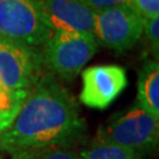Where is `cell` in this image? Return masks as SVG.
<instances>
[{"label": "cell", "instance_id": "8992f818", "mask_svg": "<svg viewBox=\"0 0 159 159\" xmlns=\"http://www.w3.org/2000/svg\"><path fill=\"white\" fill-rule=\"evenodd\" d=\"M41 63L37 47L0 35V79L12 90L29 92L40 78Z\"/></svg>", "mask_w": 159, "mask_h": 159}, {"label": "cell", "instance_id": "4fadbf2b", "mask_svg": "<svg viewBox=\"0 0 159 159\" xmlns=\"http://www.w3.org/2000/svg\"><path fill=\"white\" fill-rule=\"evenodd\" d=\"M143 35L154 60L159 58V17L144 19Z\"/></svg>", "mask_w": 159, "mask_h": 159}, {"label": "cell", "instance_id": "8fae6325", "mask_svg": "<svg viewBox=\"0 0 159 159\" xmlns=\"http://www.w3.org/2000/svg\"><path fill=\"white\" fill-rule=\"evenodd\" d=\"M81 159H146L145 156L137 153L130 148L117 144L94 139L92 144L80 152Z\"/></svg>", "mask_w": 159, "mask_h": 159}, {"label": "cell", "instance_id": "6da1fadb", "mask_svg": "<svg viewBox=\"0 0 159 159\" xmlns=\"http://www.w3.org/2000/svg\"><path fill=\"white\" fill-rule=\"evenodd\" d=\"M85 120L73 96L51 75L40 77L14 120L0 133V151L71 146L84 136Z\"/></svg>", "mask_w": 159, "mask_h": 159}, {"label": "cell", "instance_id": "30bf717a", "mask_svg": "<svg viewBox=\"0 0 159 159\" xmlns=\"http://www.w3.org/2000/svg\"><path fill=\"white\" fill-rule=\"evenodd\" d=\"M27 93V91L12 90L0 79V133L10 127Z\"/></svg>", "mask_w": 159, "mask_h": 159}, {"label": "cell", "instance_id": "7a4b0ae2", "mask_svg": "<svg viewBox=\"0 0 159 159\" xmlns=\"http://www.w3.org/2000/svg\"><path fill=\"white\" fill-rule=\"evenodd\" d=\"M96 139L117 144L146 157L158 148L159 119L136 104L113 114L100 126Z\"/></svg>", "mask_w": 159, "mask_h": 159}, {"label": "cell", "instance_id": "9c48e42d", "mask_svg": "<svg viewBox=\"0 0 159 159\" xmlns=\"http://www.w3.org/2000/svg\"><path fill=\"white\" fill-rule=\"evenodd\" d=\"M137 105L159 119V63L144 61L138 73Z\"/></svg>", "mask_w": 159, "mask_h": 159}, {"label": "cell", "instance_id": "2e32d148", "mask_svg": "<svg viewBox=\"0 0 159 159\" xmlns=\"http://www.w3.org/2000/svg\"><path fill=\"white\" fill-rule=\"evenodd\" d=\"M1 153H2V152H1V151H0V159H2V157H1Z\"/></svg>", "mask_w": 159, "mask_h": 159}, {"label": "cell", "instance_id": "277c9868", "mask_svg": "<svg viewBox=\"0 0 159 159\" xmlns=\"http://www.w3.org/2000/svg\"><path fill=\"white\" fill-rule=\"evenodd\" d=\"M51 33L39 0H0V35L39 47L45 44Z\"/></svg>", "mask_w": 159, "mask_h": 159}, {"label": "cell", "instance_id": "ba28073f", "mask_svg": "<svg viewBox=\"0 0 159 159\" xmlns=\"http://www.w3.org/2000/svg\"><path fill=\"white\" fill-rule=\"evenodd\" d=\"M39 5L46 25L52 32L92 34L96 11L81 0H39Z\"/></svg>", "mask_w": 159, "mask_h": 159}, {"label": "cell", "instance_id": "5bb4252c", "mask_svg": "<svg viewBox=\"0 0 159 159\" xmlns=\"http://www.w3.org/2000/svg\"><path fill=\"white\" fill-rule=\"evenodd\" d=\"M127 5L143 19L159 17V0H129Z\"/></svg>", "mask_w": 159, "mask_h": 159}, {"label": "cell", "instance_id": "3957f363", "mask_svg": "<svg viewBox=\"0 0 159 159\" xmlns=\"http://www.w3.org/2000/svg\"><path fill=\"white\" fill-rule=\"evenodd\" d=\"M98 44L92 34L58 31L44 44L43 63L58 77L73 80L97 53Z\"/></svg>", "mask_w": 159, "mask_h": 159}, {"label": "cell", "instance_id": "52a82bcc", "mask_svg": "<svg viewBox=\"0 0 159 159\" xmlns=\"http://www.w3.org/2000/svg\"><path fill=\"white\" fill-rule=\"evenodd\" d=\"M79 99L85 106L105 110L121 94L129 84L127 73L119 65H96L81 71Z\"/></svg>", "mask_w": 159, "mask_h": 159}, {"label": "cell", "instance_id": "5b68a950", "mask_svg": "<svg viewBox=\"0 0 159 159\" xmlns=\"http://www.w3.org/2000/svg\"><path fill=\"white\" fill-rule=\"evenodd\" d=\"M144 19L127 4L94 12L92 34L97 44L117 52L132 48L143 37Z\"/></svg>", "mask_w": 159, "mask_h": 159}, {"label": "cell", "instance_id": "7c38bea8", "mask_svg": "<svg viewBox=\"0 0 159 159\" xmlns=\"http://www.w3.org/2000/svg\"><path fill=\"white\" fill-rule=\"evenodd\" d=\"M8 154L10 159H81L80 153L70 146L26 148Z\"/></svg>", "mask_w": 159, "mask_h": 159}, {"label": "cell", "instance_id": "9a60e30c", "mask_svg": "<svg viewBox=\"0 0 159 159\" xmlns=\"http://www.w3.org/2000/svg\"><path fill=\"white\" fill-rule=\"evenodd\" d=\"M81 1L89 7H91L93 11H99V10H104V8L112 7V6L127 4L129 0H81Z\"/></svg>", "mask_w": 159, "mask_h": 159}]
</instances>
